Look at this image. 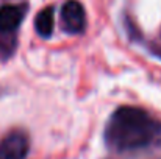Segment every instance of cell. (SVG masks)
Returning a JSON list of instances; mask_svg holds the SVG:
<instances>
[{
    "mask_svg": "<svg viewBox=\"0 0 161 159\" xmlns=\"http://www.w3.org/2000/svg\"><path fill=\"white\" fill-rule=\"evenodd\" d=\"M161 139V122L147 111L122 106L109 117L105 130V140L116 151H133L150 147Z\"/></svg>",
    "mask_w": 161,
    "mask_h": 159,
    "instance_id": "1",
    "label": "cell"
},
{
    "mask_svg": "<svg viewBox=\"0 0 161 159\" xmlns=\"http://www.w3.org/2000/svg\"><path fill=\"white\" fill-rule=\"evenodd\" d=\"M28 148V136L20 130L11 131L0 140V159H25Z\"/></svg>",
    "mask_w": 161,
    "mask_h": 159,
    "instance_id": "2",
    "label": "cell"
},
{
    "mask_svg": "<svg viewBox=\"0 0 161 159\" xmlns=\"http://www.w3.org/2000/svg\"><path fill=\"white\" fill-rule=\"evenodd\" d=\"M61 20L63 28L70 34H80L85 31L86 14L85 8L77 0H67L61 8Z\"/></svg>",
    "mask_w": 161,
    "mask_h": 159,
    "instance_id": "3",
    "label": "cell"
},
{
    "mask_svg": "<svg viewBox=\"0 0 161 159\" xmlns=\"http://www.w3.org/2000/svg\"><path fill=\"white\" fill-rule=\"evenodd\" d=\"M25 16V8L20 5H5L0 8V31L8 33L19 28Z\"/></svg>",
    "mask_w": 161,
    "mask_h": 159,
    "instance_id": "4",
    "label": "cell"
},
{
    "mask_svg": "<svg viewBox=\"0 0 161 159\" xmlns=\"http://www.w3.org/2000/svg\"><path fill=\"white\" fill-rule=\"evenodd\" d=\"M53 24H55V14L52 6H46L42 8L35 20V27L36 31L42 36V38H50L53 33Z\"/></svg>",
    "mask_w": 161,
    "mask_h": 159,
    "instance_id": "5",
    "label": "cell"
}]
</instances>
